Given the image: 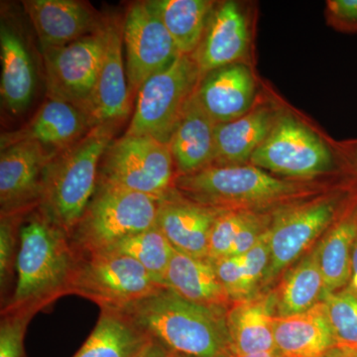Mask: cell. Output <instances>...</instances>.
<instances>
[{"label": "cell", "instance_id": "obj_7", "mask_svg": "<svg viewBox=\"0 0 357 357\" xmlns=\"http://www.w3.org/2000/svg\"><path fill=\"white\" fill-rule=\"evenodd\" d=\"M201 79L192 56H178L172 65L141 86L126 134L149 136L168 145L185 103L198 89Z\"/></svg>", "mask_w": 357, "mask_h": 357}, {"label": "cell", "instance_id": "obj_24", "mask_svg": "<svg viewBox=\"0 0 357 357\" xmlns=\"http://www.w3.org/2000/svg\"><path fill=\"white\" fill-rule=\"evenodd\" d=\"M274 318L270 294L234 302L227 312L234 356L275 352Z\"/></svg>", "mask_w": 357, "mask_h": 357}, {"label": "cell", "instance_id": "obj_14", "mask_svg": "<svg viewBox=\"0 0 357 357\" xmlns=\"http://www.w3.org/2000/svg\"><path fill=\"white\" fill-rule=\"evenodd\" d=\"M96 124L86 112L64 100L49 98L26 126L1 134V149L20 141H35L52 153H60L83 139Z\"/></svg>", "mask_w": 357, "mask_h": 357}, {"label": "cell", "instance_id": "obj_38", "mask_svg": "<svg viewBox=\"0 0 357 357\" xmlns=\"http://www.w3.org/2000/svg\"><path fill=\"white\" fill-rule=\"evenodd\" d=\"M176 352L171 351L159 340L152 338L149 344L135 357H173Z\"/></svg>", "mask_w": 357, "mask_h": 357}, {"label": "cell", "instance_id": "obj_43", "mask_svg": "<svg viewBox=\"0 0 357 357\" xmlns=\"http://www.w3.org/2000/svg\"><path fill=\"white\" fill-rule=\"evenodd\" d=\"M173 357H189V356H182V354H175V356H174Z\"/></svg>", "mask_w": 357, "mask_h": 357}, {"label": "cell", "instance_id": "obj_5", "mask_svg": "<svg viewBox=\"0 0 357 357\" xmlns=\"http://www.w3.org/2000/svg\"><path fill=\"white\" fill-rule=\"evenodd\" d=\"M162 199L98 182L95 194L69 238L79 256L105 249L156 227Z\"/></svg>", "mask_w": 357, "mask_h": 357}, {"label": "cell", "instance_id": "obj_21", "mask_svg": "<svg viewBox=\"0 0 357 357\" xmlns=\"http://www.w3.org/2000/svg\"><path fill=\"white\" fill-rule=\"evenodd\" d=\"M215 126L195 91L169 141L177 176L190 175L213 165Z\"/></svg>", "mask_w": 357, "mask_h": 357}, {"label": "cell", "instance_id": "obj_12", "mask_svg": "<svg viewBox=\"0 0 357 357\" xmlns=\"http://www.w3.org/2000/svg\"><path fill=\"white\" fill-rule=\"evenodd\" d=\"M126 77L131 98L149 77L181 55L165 25L147 1L129 6L123 22Z\"/></svg>", "mask_w": 357, "mask_h": 357}, {"label": "cell", "instance_id": "obj_39", "mask_svg": "<svg viewBox=\"0 0 357 357\" xmlns=\"http://www.w3.org/2000/svg\"><path fill=\"white\" fill-rule=\"evenodd\" d=\"M349 290L357 295V236L354 241V250L351 256V275L349 280Z\"/></svg>", "mask_w": 357, "mask_h": 357}, {"label": "cell", "instance_id": "obj_16", "mask_svg": "<svg viewBox=\"0 0 357 357\" xmlns=\"http://www.w3.org/2000/svg\"><path fill=\"white\" fill-rule=\"evenodd\" d=\"M222 211L194 203L174 189L160 204L156 227L175 250L208 259L211 229Z\"/></svg>", "mask_w": 357, "mask_h": 357}, {"label": "cell", "instance_id": "obj_22", "mask_svg": "<svg viewBox=\"0 0 357 357\" xmlns=\"http://www.w3.org/2000/svg\"><path fill=\"white\" fill-rule=\"evenodd\" d=\"M2 105L17 115L32 102L36 89V73L31 54L22 34L4 18L0 25Z\"/></svg>", "mask_w": 357, "mask_h": 357}, {"label": "cell", "instance_id": "obj_11", "mask_svg": "<svg viewBox=\"0 0 357 357\" xmlns=\"http://www.w3.org/2000/svg\"><path fill=\"white\" fill-rule=\"evenodd\" d=\"M105 44V20L96 31L83 38L65 46L43 49L48 98L72 103L93 119V96L102 69Z\"/></svg>", "mask_w": 357, "mask_h": 357}, {"label": "cell", "instance_id": "obj_27", "mask_svg": "<svg viewBox=\"0 0 357 357\" xmlns=\"http://www.w3.org/2000/svg\"><path fill=\"white\" fill-rule=\"evenodd\" d=\"M356 236L357 198L347 204L317 245L326 292H337L349 283Z\"/></svg>", "mask_w": 357, "mask_h": 357}, {"label": "cell", "instance_id": "obj_6", "mask_svg": "<svg viewBox=\"0 0 357 357\" xmlns=\"http://www.w3.org/2000/svg\"><path fill=\"white\" fill-rule=\"evenodd\" d=\"M351 199L347 202L342 192H323L275 211L268 230L269 266L260 291L270 287L290 265L306 255Z\"/></svg>", "mask_w": 357, "mask_h": 357}, {"label": "cell", "instance_id": "obj_29", "mask_svg": "<svg viewBox=\"0 0 357 357\" xmlns=\"http://www.w3.org/2000/svg\"><path fill=\"white\" fill-rule=\"evenodd\" d=\"M170 33L181 55H192L203 39L217 2L208 0H150L147 1Z\"/></svg>", "mask_w": 357, "mask_h": 357}, {"label": "cell", "instance_id": "obj_10", "mask_svg": "<svg viewBox=\"0 0 357 357\" xmlns=\"http://www.w3.org/2000/svg\"><path fill=\"white\" fill-rule=\"evenodd\" d=\"M249 164L295 181H312L333 172L337 155L306 124L282 112Z\"/></svg>", "mask_w": 357, "mask_h": 357}, {"label": "cell", "instance_id": "obj_23", "mask_svg": "<svg viewBox=\"0 0 357 357\" xmlns=\"http://www.w3.org/2000/svg\"><path fill=\"white\" fill-rule=\"evenodd\" d=\"M275 354L278 357H326L335 349L325 305L307 312L274 318Z\"/></svg>", "mask_w": 357, "mask_h": 357}, {"label": "cell", "instance_id": "obj_33", "mask_svg": "<svg viewBox=\"0 0 357 357\" xmlns=\"http://www.w3.org/2000/svg\"><path fill=\"white\" fill-rule=\"evenodd\" d=\"M35 310L2 312L0 324V357H25L24 337Z\"/></svg>", "mask_w": 357, "mask_h": 357}, {"label": "cell", "instance_id": "obj_28", "mask_svg": "<svg viewBox=\"0 0 357 357\" xmlns=\"http://www.w3.org/2000/svg\"><path fill=\"white\" fill-rule=\"evenodd\" d=\"M151 340L128 314L100 309L96 328L74 357H135Z\"/></svg>", "mask_w": 357, "mask_h": 357}, {"label": "cell", "instance_id": "obj_8", "mask_svg": "<svg viewBox=\"0 0 357 357\" xmlns=\"http://www.w3.org/2000/svg\"><path fill=\"white\" fill-rule=\"evenodd\" d=\"M176 177L168 145L149 136L124 134L103 154L98 182L163 199L174 191Z\"/></svg>", "mask_w": 357, "mask_h": 357}, {"label": "cell", "instance_id": "obj_40", "mask_svg": "<svg viewBox=\"0 0 357 357\" xmlns=\"http://www.w3.org/2000/svg\"><path fill=\"white\" fill-rule=\"evenodd\" d=\"M344 154L345 159L349 162V165L357 170V141L344 147Z\"/></svg>", "mask_w": 357, "mask_h": 357}, {"label": "cell", "instance_id": "obj_34", "mask_svg": "<svg viewBox=\"0 0 357 357\" xmlns=\"http://www.w3.org/2000/svg\"><path fill=\"white\" fill-rule=\"evenodd\" d=\"M22 215H1L0 220V282L6 290L16 265L20 243V222Z\"/></svg>", "mask_w": 357, "mask_h": 357}, {"label": "cell", "instance_id": "obj_26", "mask_svg": "<svg viewBox=\"0 0 357 357\" xmlns=\"http://www.w3.org/2000/svg\"><path fill=\"white\" fill-rule=\"evenodd\" d=\"M325 281L314 248L284 272L273 292L269 293L275 317H289L307 312L321 302Z\"/></svg>", "mask_w": 357, "mask_h": 357}, {"label": "cell", "instance_id": "obj_31", "mask_svg": "<svg viewBox=\"0 0 357 357\" xmlns=\"http://www.w3.org/2000/svg\"><path fill=\"white\" fill-rule=\"evenodd\" d=\"M335 349L357 351V295L351 290L326 292L323 300Z\"/></svg>", "mask_w": 357, "mask_h": 357}, {"label": "cell", "instance_id": "obj_32", "mask_svg": "<svg viewBox=\"0 0 357 357\" xmlns=\"http://www.w3.org/2000/svg\"><path fill=\"white\" fill-rule=\"evenodd\" d=\"M246 210H222L213 225L208 243V259H220L230 255L237 234L246 217Z\"/></svg>", "mask_w": 357, "mask_h": 357}, {"label": "cell", "instance_id": "obj_35", "mask_svg": "<svg viewBox=\"0 0 357 357\" xmlns=\"http://www.w3.org/2000/svg\"><path fill=\"white\" fill-rule=\"evenodd\" d=\"M211 262L213 263L220 283L232 302L253 297L246 282L241 256H227Z\"/></svg>", "mask_w": 357, "mask_h": 357}, {"label": "cell", "instance_id": "obj_20", "mask_svg": "<svg viewBox=\"0 0 357 357\" xmlns=\"http://www.w3.org/2000/svg\"><path fill=\"white\" fill-rule=\"evenodd\" d=\"M274 103L256 102L236 121L217 124L213 166L248 165L282 114Z\"/></svg>", "mask_w": 357, "mask_h": 357}, {"label": "cell", "instance_id": "obj_15", "mask_svg": "<svg viewBox=\"0 0 357 357\" xmlns=\"http://www.w3.org/2000/svg\"><path fill=\"white\" fill-rule=\"evenodd\" d=\"M248 21L236 1L215 3L192 58L202 77L225 66L243 63L248 53Z\"/></svg>", "mask_w": 357, "mask_h": 357}, {"label": "cell", "instance_id": "obj_42", "mask_svg": "<svg viewBox=\"0 0 357 357\" xmlns=\"http://www.w3.org/2000/svg\"><path fill=\"white\" fill-rule=\"evenodd\" d=\"M232 357H278L275 352H264V354H249V356H234Z\"/></svg>", "mask_w": 357, "mask_h": 357}, {"label": "cell", "instance_id": "obj_30", "mask_svg": "<svg viewBox=\"0 0 357 357\" xmlns=\"http://www.w3.org/2000/svg\"><path fill=\"white\" fill-rule=\"evenodd\" d=\"M100 252L114 253L133 258L151 274L157 283L165 287L164 281L167 270L175 249L155 227L129 236Z\"/></svg>", "mask_w": 357, "mask_h": 357}, {"label": "cell", "instance_id": "obj_13", "mask_svg": "<svg viewBox=\"0 0 357 357\" xmlns=\"http://www.w3.org/2000/svg\"><path fill=\"white\" fill-rule=\"evenodd\" d=\"M56 153L35 141H20L0 153L1 215H22L38 206L42 183Z\"/></svg>", "mask_w": 357, "mask_h": 357}, {"label": "cell", "instance_id": "obj_9", "mask_svg": "<svg viewBox=\"0 0 357 357\" xmlns=\"http://www.w3.org/2000/svg\"><path fill=\"white\" fill-rule=\"evenodd\" d=\"M163 288L133 258L98 252L79 256L69 294L93 301L100 309L122 311Z\"/></svg>", "mask_w": 357, "mask_h": 357}, {"label": "cell", "instance_id": "obj_41", "mask_svg": "<svg viewBox=\"0 0 357 357\" xmlns=\"http://www.w3.org/2000/svg\"><path fill=\"white\" fill-rule=\"evenodd\" d=\"M326 357H357V351L333 349Z\"/></svg>", "mask_w": 357, "mask_h": 357}, {"label": "cell", "instance_id": "obj_4", "mask_svg": "<svg viewBox=\"0 0 357 357\" xmlns=\"http://www.w3.org/2000/svg\"><path fill=\"white\" fill-rule=\"evenodd\" d=\"M116 126L100 124L54 156L45 171L37 208L70 237L95 194L103 154Z\"/></svg>", "mask_w": 357, "mask_h": 357}, {"label": "cell", "instance_id": "obj_17", "mask_svg": "<svg viewBox=\"0 0 357 357\" xmlns=\"http://www.w3.org/2000/svg\"><path fill=\"white\" fill-rule=\"evenodd\" d=\"M196 96L215 124L236 121L256 105L255 76L243 63L225 66L202 77Z\"/></svg>", "mask_w": 357, "mask_h": 357}, {"label": "cell", "instance_id": "obj_36", "mask_svg": "<svg viewBox=\"0 0 357 357\" xmlns=\"http://www.w3.org/2000/svg\"><path fill=\"white\" fill-rule=\"evenodd\" d=\"M241 257L249 290L255 296L259 293L269 266L270 246L268 231L250 250Z\"/></svg>", "mask_w": 357, "mask_h": 357}, {"label": "cell", "instance_id": "obj_18", "mask_svg": "<svg viewBox=\"0 0 357 357\" xmlns=\"http://www.w3.org/2000/svg\"><path fill=\"white\" fill-rule=\"evenodd\" d=\"M107 44L102 69L96 83L93 102L96 126H117L130 114L126 70L123 65V24L116 20H105Z\"/></svg>", "mask_w": 357, "mask_h": 357}, {"label": "cell", "instance_id": "obj_2", "mask_svg": "<svg viewBox=\"0 0 357 357\" xmlns=\"http://www.w3.org/2000/svg\"><path fill=\"white\" fill-rule=\"evenodd\" d=\"M154 340L189 357H232L227 310L197 304L168 288L121 311Z\"/></svg>", "mask_w": 357, "mask_h": 357}, {"label": "cell", "instance_id": "obj_37", "mask_svg": "<svg viewBox=\"0 0 357 357\" xmlns=\"http://www.w3.org/2000/svg\"><path fill=\"white\" fill-rule=\"evenodd\" d=\"M331 20L340 29L357 31V0L328 1Z\"/></svg>", "mask_w": 357, "mask_h": 357}, {"label": "cell", "instance_id": "obj_1", "mask_svg": "<svg viewBox=\"0 0 357 357\" xmlns=\"http://www.w3.org/2000/svg\"><path fill=\"white\" fill-rule=\"evenodd\" d=\"M174 189L208 208L255 211H275L324 192V188L312 181L277 178L251 164L210 166L177 176Z\"/></svg>", "mask_w": 357, "mask_h": 357}, {"label": "cell", "instance_id": "obj_25", "mask_svg": "<svg viewBox=\"0 0 357 357\" xmlns=\"http://www.w3.org/2000/svg\"><path fill=\"white\" fill-rule=\"evenodd\" d=\"M164 286L203 306L227 311L234 304L210 259L192 257L177 250L167 270Z\"/></svg>", "mask_w": 357, "mask_h": 357}, {"label": "cell", "instance_id": "obj_3", "mask_svg": "<svg viewBox=\"0 0 357 357\" xmlns=\"http://www.w3.org/2000/svg\"><path fill=\"white\" fill-rule=\"evenodd\" d=\"M79 260L69 236L36 208L21 225L13 295L2 312H39L69 294Z\"/></svg>", "mask_w": 357, "mask_h": 357}, {"label": "cell", "instance_id": "obj_19", "mask_svg": "<svg viewBox=\"0 0 357 357\" xmlns=\"http://www.w3.org/2000/svg\"><path fill=\"white\" fill-rule=\"evenodd\" d=\"M23 6L42 50L72 43L103 24L89 4L77 0H28Z\"/></svg>", "mask_w": 357, "mask_h": 357}]
</instances>
